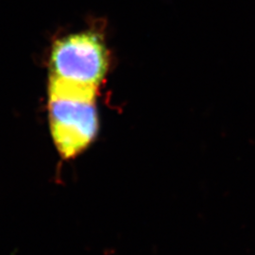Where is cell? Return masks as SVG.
<instances>
[{
	"label": "cell",
	"mask_w": 255,
	"mask_h": 255,
	"mask_svg": "<svg viewBox=\"0 0 255 255\" xmlns=\"http://www.w3.org/2000/svg\"><path fill=\"white\" fill-rule=\"evenodd\" d=\"M98 86L51 77L48 88V119L55 147L64 161L76 159L99 132Z\"/></svg>",
	"instance_id": "1"
},
{
	"label": "cell",
	"mask_w": 255,
	"mask_h": 255,
	"mask_svg": "<svg viewBox=\"0 0 255 255\" xmlns=\"http://www.w3.org/2000/svg\"><path fill=\"white\" fill-rule=\"evenodd\" d=\"M51 77L98 86L108 68L106 49L93 33H79L56 42L51 52Z\"/></svg>",
	"instance_id": "2"
}]
</instances>
